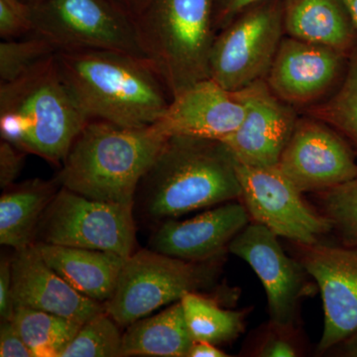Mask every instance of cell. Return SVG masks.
I'll list each match as a JSON object with an SVG mask.
<instances>
[{
    "label": "cell",
    "mask_w": 357,
    "mask_h": 357,
    "mask_svg": "<svg viewBox=\"0 0 357 357\" xmlns=\"http://www.w3.org/2000/svg\"><path fill=\"white\" fill-rule=\"evenodd\" d=\"M61 74L89 119L145 128L163 116L172 96L146 58L114 51L58 52Z\"/></svg>",
    "instance_id": "cell-1"
},
{
    "label": "cell",
    "mask_w": 357,
    "mask_h": 357,
    "mask_svg": "<svg viewBox=\"0 0 357 357\" xmlns=\"http://www.w3.org/2000/svg\"><path fill=\"white\" fill-rule=\"evenodd\" d=\"M142 208L155 220L239 201L236 160L222 140L169 136L141 180Z\"/></svg>",
    "instance_id": "cell-2"
},
{
    "label": "cell",
    "mask_w": 357,
    "mask_h": 357,
    "mask_svg": "<svg viewBox=\"0 0 357 357\" xmlns=\"http://www.w3.org/2000/svg\"><path fill=\"white\" fill-rule=\"evenodd\" d=\"M168 137L157 123L131 128L89 119L55 178L86 198L134 206L141 180Z\"/></svg>",
    "instance_id": "cell-3"
},
{
    "label": "cell",
    "mask_w": 357,
    "mask_h": 357,
    "mask_svg": "<svg viewBox=\"0 0 357 357\" xmlns=\"http://www.w3.org/2000/svg\"><path fill=\"white\" fill-rule=\"evenodd\" d=\"M89 121L63 79L57 53L0 84L1 139L54 165H62Z\"/></svg>",
    "instance_id": "cell-4"
},
{
    "label": "cell",
    "mask_w": 357,
    "mask_h": 357,
    "mask_svg": "<svg viewBox=\"0 0 357 357\" xmlns=\"http://www.w3.org/2000/svg\"><path fill=\"white\" fill-rule=\"evenodd\" d=\"M136 24L145 57L172 98L210 79L215 0H149Z\"/></svg>",
    "instance_id": "cell-5"
},
{
    "label": "cell",
    "mask_w": 357,
    "mask_h": 357,
    "mask_svg": "<svg viewBox=\"0 0 357 357\" xmlns=\"http://www.w3.org/2000/svg\"><path fill=\"white\" fill-rule=\"evenodd\" d=\"M220 260L192 262L152 249L136 251L126 258L105 312L119 326H128L187 293L213 287Z\"/></svg>",
    "instance_id": "cell-6"
},
{
    "label": "cell",
    "mask_w": 357,
    "mask_h": 357,
    "mask_svg": "<svg viewBox=\"0 0 357 357\" xmlns=\"http://www.w3.org/2000/svg\"><path fill=\"white\" fill-rule=\"evenodd\" d=\"M33 34L58 52L114 51L145 57L135 16L115 0H37Z\"/></svg>",
    "instance_id": "cell-7"
},
{
    "label": "cell",
    "mask_w": 357,
    "mask_h": 357,
    "mask_svg": "<svg viewBox=\"0 0 357 357\" xmlns=\"http://www.w3.org/2000/svg\"><path fill=\"white\" fill-rule=\"evenodd\" d=\"M134 206L96 201L61 187L47 206L35 243L109 251L128 258L136 244Z\"/></svg>",
    "instance_id": "cell-8"
},
{
    "label": "cell",
    "mask_w": 357,
    "mask_h": 357,
    "mask_svg": "<svg viewBox=\"0 0 357 357\" xmlns=\"http://www.w3.org/2000/svg\"><path fill=\"white\" fill-rule=\"evenodd\" d=\"M218 33L210 79L229 91L265 79L284 38V13L277 4L252 6Z\"/></svg>",
    "instance_id": "cell-9"
},
{
    "label": "cell",
    "mask_w": 357,
    "mask_h": 357,
    "mask_svg": "<svg viewBox=\"0 0 357 357\" xmlns=\"http://www.w3.org/2000/svg\"><path fill=\"white\" fill-rule=\"evenodd\" d=\"M241 197L249 217L297 244L319 243L333 229L332 223L312 210L303 192L278 167H255L236 161Z\"/></svg>",
    "instance_id": "cell-10"
},
{
    "label": "cell",
    "mask_w": 357,
    "mask_h": 357,
    "mask_svg": "<svg viewBox=\"0 0 357 357\" xmlns=\"http://www.w3.org/2000/svg\"><path fill=\"white\" fill-rule=\"evenodd\" d=\"M273 231L257 222L248 225L230 243L229 251L244 260L262 282L270 321L297 326L299 306L311 292L307 270L286 255Z\"/></svg>",
    "instance_id": "cell-11"
},
{
    "label": "cell",
    "mask_w": 357,
    "mask_h": 357,
    "mask_svg": "<svg viewBox=\"0 0 357 357\" xmlns=\"http://www.w3.org/2000/svg\"><path fill=\"white\" fill-rule=\"evenodd\" d=\"M277 167L302 192H326L357 176L356 157L347 141L309 115L298 119Z\"/></svg>",
    "instance_id": "cell-12"
},
{
    "label": "cell",
    "mask_w": 357,
    "mask_h": 357,
    "mask_svg": "<svg viewBox=\"0 0 357 357\" xmlns=\"http://www.w3.org/2000/svg\"><path fill=\"white\" fill-rule=\"evenodd\" d=\"M299 261L316 281L323 300L319 351H330L357 330V244H298Z\"/></svg>",
    "instance_id": "cell-13"
},
{
    "label": "cell",
    "mask_w": 357,
    "mask_h": 357,
    "mask_svg": "<svg viewBox=\"0 0 357 357\" xmlns=\"http://www.w3.org/2000/svg\"><path fill=\"white\" fill-rule=\"evenodd\" d=\"M245 107L239 128L222 139L239 163L278 165L298 117L295 107L280 100L265 79L234 91Z\"/></svg>",
    "instance_id": "cell-14"
},
{
    "label": "cell",
    "mask_w": 357,
    "mask_h": 357,
    "mask_svg": "<svg viewBox=\"0 0 357 357\" xmlns=\"http://www.w3.org/2000/svg\"><path fill=\"white\" fill-rule=\"evenodd\" d=\"M344 55L319 45L282 40L265 81L283 102L309 107L323 100L342 74Z\"/></svg>",
    "instance_id": "cell-15"
},
{
    "label": "cell",
    "mask_w": 357,
    "mask_h": 357,
    "mask_svg": "<svg viewBox=\"0 0 357 357\" xmlns=\"http://www.w3.org/2000/svg\"><path fill=\"white\" fill-rule=\"evenodd\" d=\"M249 222L243 202H227L190 220H165L150 239V249L187 261L218 259Z\"/></svg>",
    "instance_id": "cell-16"
},
{
    "label": "cell",
    "mask_w": 357,
    "mask_h": 357,
    "mask_svg": "<svg viewBox=\"0 0 357 357\" xmlns=\"http://www.w3.org/2000/svg\"><path fill=\"white\" fill-rule=\"evenodd\" d=\"M14 306L29 307L83 324L105 311V304L72 287L42 258L36 245L15 251L11 258Z\"/></svg>",
    "instance_id": "cell-17"
},
{
    "label": "cell",
    "mask_w": 357,
    "mask_h": 357,
    "mask_svg": "<svg viewBox=\"0 0 357 357\" xmlns=\"http://www.w3.org/2000/svg\"><path fill=\"white\" fill-rule=\"evenodd\" d=\"M243 102L211 79H204L174 96L156 122L166 135L222 140L241 126Z\"/></svg>",
    "instance_id": "cell-18"
},
{
    "label": "cell",
    "mask_w": 357,
    "mask_h": 357,
    "mask_svg": "<svg viewBox=\"0 0 357 357\" xmlns=\"http://www.w3.org/2000/svg\"><path fill=\"white\" fill-rule=\"evenodd\" d=\"M34 244L47 264L79 293L102 304L112 298L126 257L96 249Z\"/></svg>",
    "instance_id": "cell-19"
},
{
    "label": "cell",
    "mask_w": 357,
    "mask_h": 357,
    "mask_svg": "<svg viewBox=\"0 0 357 357\" xmlns=\"http://www.w3.org/2000/svg\"><path fill=\"white\" fill-rule=\"evenodd\" d=\"M285 33L347 56L354 43V25L342 0H289Z\"/></svg>",
    "instance_id": "cell-20"
},
{
    "label": "cell",
    "mask_w": 357,
    "mask_h": 357,
    "mask_svg": "<svg viewBox=\"0 0 357 357\" xmlns=\"http://www.w3.org/2000/svg\"><path fill=\"white\" fill-rule=\"evenodd\" d=\"M60 188L56 178L6 188L0 198V243L15 251L33 245L42 215Z\"/></svg>",
    "instance_id": "cell-21"
},
{
    "label": "cell",
    "mask_w": 357,
    "mask_h": 357,
    "mask_svg": "<svg viewBox=\"0 0 357 357\" xmlns=\"http://www.w3.org/2000/svg\"><path fill=\"white\" fill-rule=\"evenodd\" d=\"M195 340L181 301L137 319L122 335L121 356L188 357Z\"/></svg>",
    "instance_id": "cell-22"
},
{
    "label": "cell",
    "mask_w": 357,
    "mask_h": 357,
    "mask_svg": "<svg viewBox=\"0 0 357 357\" xmlns=\"http://www.w3.org/2000/svg\"><path fill=\"white\" fill-rule=\"evenodd\" d=\"M180 301L195 342L229 344L243 333V311L222 309L217 301L198 292L187 293Z\"/></svg>",
    "instance_id": "cell-23"
},
{
    "label": "cell",
    "mask_w": 357,
    "mask_h": 357,
    "mask_svg": "<svg viewBox=\"0 0 357 357\" xmlns=\"http://www.w3.org/2000/svg\"><path fill=\"white\" fill-rule=\"evenodd\" d=\"M11 321L34 357H60L83 326L29 307H16Z\"/></svg>",
    "instance_id": "cell-24"
},
{
    "label": "cell",
    "mask_w": 357,
    "mask_h": 357,
    "mask_svg": "<svg viewBox=\"0 0 357 357\" xmlns=\"http://www.w3.org/2000/svg\"><path fill=\"white\" fill-rule=\"evenodd\" d=\"M307 115L325 122L357 147V51L352 53L344 81L328 100L304 110Z\"/></svg>",
    "instance_id": "cell-25"
},
{
    "label": "cell",
    "mask_w": 357,
    "mask_h": 357,
    "mask_svg": "<svg viewBox=\"0 0 357 357\" xmlns=\"http://www.w3.org/2000/svg\"><path fill=\"white\" fill-rule=\"evenodd\" d=\"M119 326L107 312L83 324L60 357L121 356L122 335Z\"/></svg>",
    "instance_id": "cell-26"
},
{
    "label": "cell",
    "mask_w": 357,
    "mask_h": 357,
    "mask_svg": "<svg viewBox=\"0 0 357 357\" xmlns=\"http://www.w3.org/2000/svg\"><path fill=\"white\" fill-rule=\"evenodd\" d=\"M56 53H58L56 47L38 35L2 40L0 43V84L17 79Z\"/></svg>",
    "instance_id": "cell-27"
},
{
    "label": "cell",
    "mask_w": 357,
    "mask_h": 357,
    "mask_svg": "<svg viewBox=\"0 0 357 357\" xmlns=\"http://www.w3.org/2000/svg\"><path fill=\"white\" fill-rule=\"evenodd\" d=\"M324 215L347 244H357V176L321 192Z\"/></svg>",
    "instance_id": "cell-28"
},
{
    "label": "cell",
    "mask_w": 357,
    "mask_h": 357,
    "mask_svg": "<svg viewBox=\"0 0 357 357\" xmlns=\"http://www.w3.org/2000/svg\"><path fill=\"white\" fill-rule=\"evenodd\" d=\"M248 352L257 357H298L304 356L305 345L297 326L270 321L256 335Z\"/></svg>",
    "instance_id": "cell-29"
},
{
    "label": "cell",
    "mask_w": 357,
    "mask_h": 357,
    "mask_svg": "<svg viewBox=\"0 0 357 357\" xmlns=\"http://www.w3.org/2000/svg\"><path fill=\"white\" fill-rule=\"evenodd\" d=\"M34 31L32 6L23 0H0V37L13 40Z\"/></svg>",
    "instance_id": "cell-30"
},
{
    "label": "cell",
    "mask_w": 357,
    "mask_h": 357,
    "mask_svg": "<svg viewBox=\"0 0 357 357\" xmlns=\"http://www.w3.org/2000/svg\"><path fill=\"white\" fill-rule=\"evenodd\" d=\"M27 153L14 146L8 141L0 142V187L6 189L14 184L24 165Z\"/></svg>",
    "instance_id": "cell-31"
},
{
    "label": "cell",
    "mask_w": 357,
    "mask_h": 357,
    "mask_svg": "<svg viewBox=\"0 0 357 357\" xmlns=\"http://www.w3.org/2000/svg\"><path fill=\"white\" fill-rule=\"evenodd\" d=\"M0 356L34 357L21 337L13 321H1L0 325Z\"/></svg>",
    "instance_id": "cell-32"
},
{
    "label": "cell",
    "mask_w": 357,
    "mask_h": 357,
    "mask_svg": "<svg viewBox=\"0 0 357 357\" xmlns=\"http://www.w3.org/2000/svg\"><path fill=\"white\" fill-rule=\"evenodd\" d=\"M15 311L13 293L11 258L2 256L0 260V317L1 321H11Z\"/></svg>",
    "instance_id": "cell-33"
},
{
    "label": "cell",
    "mask_w": 357,
    "mask_h": 357,
    "mask_svg": "<svg viewBox=\"0 0 357 357\" xmlns=\"http://www.w3.org/2000/svg\"><path fill=\"white\" fill-rule=\"evenodd\" d=\"M263 1L266 0H215V27L218 33L245 9Z\"/></svg>",
    "instance_id": "cell-34"
},
{
    "label": "cell",
    "mask_w": 357,
    "mask_h": 357,
    "mask_svg": "<svg viewBox=\"0 0 357 357\" xmlns=\"http://www.w3.org/2000/svg\"><path fill=\"white\" fill-rule=\"evenodd\" d=\"M229 354H225L222 349H218L217 345L211 344L206 342H195L190 349L188 357H227Z\"/></svg>",
    "instance_id": "cell-35"
},
{
    "label": "cell",
    "mask_w": 357,
    "mask_h": 357,
    "mask_svg": "<svg viewBox=\"0 0 357 357\" xmlns=\"http://www.w3.org/2000/svg\"><path fill=\"white\" fill-rule=\"evenodd\" d=\"M133 16H138L147 6L149 0H115Z\"/></svg>",
    "instance_id": "cell-36"
},
{
    "label": "cell",
    "mask_w": 357,
    "mask_h": 357,
    "mask_svg": "<svg viewBox=\"0 0 357 357\" xmlns=\"http://www.w3.org/2000/svg\"><path fill=\"white\" fill-rule=\"evenodd\" d=\"M340 344H342L344 356L357 357V330L345 338L344 340H342Z\"/></svg>",
    "instance_id": "cell-37"
},
{
    "label": "cell",
    "mask_w": 357,
    "mask_h": 357,
    "mask_svg": "<svg viewBox=\"0 0 357 357\" xmlns=\"http://www.w3.org/2000/svg\"><path fill=\"white\" fill-rule=\"evenodd\" d=\"M342 2L351 16L354 27L357 29V0H342Z\"/></svg>",
    "instance_id": "cell-38"
},
{
    "label": "cell",
    "mask_w": 357,
    "mask_h": 357,
    "mask_svg": "<svg viewBox=\"0 0 357 357\" xmlns=\"http://www.w3.org/2000/svg\"><path fill=\"white\" fill-rule=\"evenodd\" d=\"M23 1L28 2V3L32 4L34 3L35 1H37V0H23Z\"/></svg>",
    "instance_id": "cell-39"
}]
</instances>
